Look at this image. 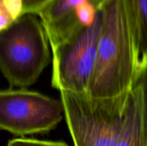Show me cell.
<instances>
[{"mask_svg": "<svg viewBox=\"0 0 147 146\" xmlns=\"http://www.w3.org/2000/svg\"><path fill=\"white\" fill-rule=\"evenodd\" d=\"M142 76V75H141ZM125 0H106L96 60L87 94L115 97L127 93L140 77Z\"/></svg>", "mask_w": 147, "mask_h": 146, "instance_id": "cell-1", "label": "cell"}, {"mask_svg": "<svg viewBox=\"0 0 147 146\" xmlns=\"http://www.w3.org/2000/svg\"><path fill=\"white\" fill-rule=\"evenodd\" d=\"M51 60L49 41L37 15L23 14L0 31V71L11 87L34 84Z\"/></svg>", "mask_w": 147, "mask_h": 146, "instance_id": "cell-2", "label": "cell"}, {"mask_svg": "<svg viewBox=\"0 0 147 146\" xmlns=\"http://www.w3.org/2000/svg\"><path fill=\"white\" fill-rule=\"evenodd\" d=\"M59 92L74 146H116L129 91L106 98L87 93Z\"/></svg>", "mask_w": 147, "mask_h": 146, "instance_id": "cell-3", "label": "cell"}, {"mask_svg": "<svg viewBox=\"0 0 147 146\" xmlns=\"http://www.w3.org/2000/svg\"><path fill=\"white\" fill-rule=\"evenodd\" d=\"M60 101L26 89H0V130L24 137L46 134L63 119Z\"/></svg>", "mask_w": 147, "mask_h": 146, "instance_id": "cell-4", "label": "cell"}, {"mask_svg": "<svg viewBox=\"0 0 147 146\" xmlns=\"http://www.w3.org/2000/svg\"><path fill=\"white\" fill-rule=\"evenodd\" d=\"M102 24V10L84 28L52 52V85L59 91L87 93L93 73Z\"/></svg>", "mask_w": 147, "mask_h": 146, "instance_id": "cell-5", "label": "cell"}, {"mask_svg": "<svg viewBox=\"0 0 147 146\" xmlns=\"http://www.w3.org/2000/svg\"><path fill=\"white\" fill-rule=\"evenodd\" d=\"M106 0H51L36 14L54 51L93 22Z\"/></svg>", "mask_w": 147, "mask_h": 146, "instance_id": "cell-6", "label": "cell"}, {"mask_svg": "<svg viewBox=\"0 0 147 146\" xmlns=\"http://www.w3.org/2000/svg\"><path fill=\"white\" fill-rule=\"evenodd\" d=\"M146 73L127 94L121 134L116 146H147Z\"/></svg>", "mask_w": 147, "mask_h": 146, "instance_id": "cell-7", "label": "cell"}, {"mask_svg": "<svg viewBox=\"0 0 147 146\" xmlns=\"http://www.w3.org/2000/svg\"><path fill=\"white\" fill-rule=\"evenodd\" d=\"M134 41L137 71L140 76L147 70V0H125Z\"/></svg>", "mask_w": 147, "mask_h": 146, "instance_id": "cell-8", "label": "cell"}, {"mask_svg": "<svg viewBox=\"0 0 147 146\" xmlns=\"http://www.w3.org/2000/svg\"><path fill=\"white\" fill-rule=\"evenodd\" d=\"M22 15L21 0H0V31Z\"/></svg>", "mask_w": 147, "mask_h": 146, "instance_id": "cell-9", "label": "cell"}, {"mask_svg": "<svg viewBox=\"0 0 147 146\" xmlns=\"http://www.w3.org/2000/svg\"><path fill=\"white\" fill-rule=\"evenodd\" d=\"M7 146H68V145L64 141H51L36 139L20 138L9 140L7 144Z\"/></svg>", "mask_w": 147, "mask_h": 146, "instance_id": "cell-10", "label": "cell"}, {"mask_svg": "<svg viewBox=\"0 0 147 146\" xmlns=\"http://www.w3.org/2000/svg\"><path fill=\"white\" fill-rule=\"evenodd\" d=\"M22 5V15L26 13L37 14L38 11L51 0H21Z\"/></svg>", "mask_w": 147, "mask_h": 146, "instance_id": "cell-11", "label": "cell"}]
</instances>
